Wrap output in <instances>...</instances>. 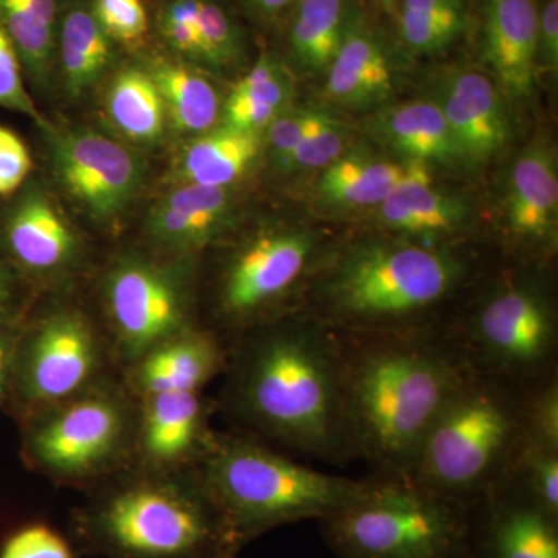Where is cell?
Here are the masks:
<instances>
[{
  "label": "cell",
  "mask_w": 558,
  "mask_h": 558,
  "mask_svg": "<svg viewBox=\"0 0 558 558\" xmlns=\"http://www.w3.org/2000/svg\"><path fill=\"white\" fill-rule=\"evenodd\" d=\"M355 337H339L352 450L392 478H407L436 417L473 368L457 347L418 333Z\"/></svg>",
  "instance_id": "1"
},
{
  "label": "cell",
  "mask_w": 558,
  "mask_h": 558,
  "mask_svg": "<svg viewBox=\"0 0 558 558\" xmlns=\"http://www.w3.org/2000/svg\"><path fill=\"white\" fill-rule=\"evenodd\" d=\"M233 402L248 425L289 449L329 462L354 457L339 337L318 319L250 341L238 357Z\"/></svg>",
  "instance_id": "2"
},
{
  "label": "cell",
  "mask_w": 558,
  "mask_h": 558,
  "mask_svg": "<svg viewBox=\"0 0 558 558\" xmlns=\"http://www.w3.org/2000/svg\"><path fill=\"white\" fill-rule=\"evenodd\" d=\"M465 274L464 260L439 245L410 240L349 245L323 269L319 323L351 336H413L409 322L449 299Z\"/></svg>",
  "instance_id": "3"
},
{
  "label": "cell",
  "mask_w": 558,
  "mask_h": 558,
  "mask_svg": "<svg viewBox=\"0 0 558 558\" xmlns=\"http://www.w3.org/2000/svg\"><path fill=\"white\" fill-rule=\"evenodd\" d=\"M199 481L240 548L282 524L329 519L369 483L319 472L245 439L211 444Z\"/></svg>",
  "instance_id": "4"
},
{
  "label": "cell",
  "mask_w": 558,
  "mask_h": 558,
  "mask_svg": "<svg viewBox=\"0 0 558 558\" xmlns=\"http://www.w3.org/2000/svg\"><path fill=\"white\" fill-rule=\"evenodd\" d=\"M509 384L470 371L429 428L405 480L453 501L502 484L524 435V398Z\"/></svg>",
  "instance_id": "5"
},
{
  "label": "cell",
  "mask_w": 558,
  "mask_h": 558,
  "mask_svg": "<svg viewBox=\"0 0 558 558\" xmlns=\"http://www.w3.org/2000/svg\"><path fill=\"white\" fill-rule=\"evenodd\" d=\"M87 548L109 558H211L238 550L201 481L146 478L80 513Z\"/></svg>",
  "instance_id": "6"
},
{
  "label": "cell",
  "mask_w": 558,
  "mask_h": 558,
  "mask_svg": "<svg viewBox=\"0 0 558 558\" xmlns=\"http://www.w3.org/2000/svg\"><path fill=\"white\" fill-rule=\"evenodd\" d=\"M457 505L389 476L369 481L357 499L323 523L330 548L344 558H449L464 534Z\"/></svg>",
  "instance_id": "7"
},
{
  "label": "cell",
  "mask_w": 558,
  "mask_h": 558,
  "mask_svg": "<svg viewBox=\"0 0 558 558\" xmlns=\"http://www.w3.org/2000/svg\"><path fill=\"white\" fill-rule=\"evenodd\" d=\"M556 341L549 301L527 282H512L484 301L470 322L468 347L457 348L473 369L515 384L548 369Z\"/></svg>",
  "instance_id": "8"
},
{
  "label": "cell",
  "mask_w": 558,
  "mask_h": 558,
  "mask_svg": "<svg viewBox=\"0 0 558 558\" xmlns=\"http://www.w3.org/2000/svg\"><path fill=\"white\" fill-rule=\"evenodd\" d=\"M126 433L123 402L110 392H87L53 407L32 428L28 453L54 476L86 478L117 457Z\"/></svg>",
  "instance_id": "9"
},
{
  "label": "cell",
  "mask_w": 558,
  "mask_h": 558,
  "mask_svg": "<svg viewBox=\"0 0 558 558\" xmlns=\"http://www.w3.org/2000/svg\"><path fill=\"white\" fill-rule=\"evenodd\" d=\"M100 347L80 312L49 315L14 351L13 376L25 403L53 409L81 395L97 373Z\"/></svg>",
  "instance_id": "10"
},
{
  "label": "cell",
  "mask_w": 558,
  "mask_h": 558,
  "mask_svg": "<svg viewBox=\"0 0 558 558\" xmlns=\"http://www.w3.org/2000/svg\"><path fill=\"white\" fill-rule=\"evenodd\" d=\"M106 304L121 349L132 360L190 329L182 281L148 260L123 259L110 270Z\"/></svg>",
  "instance_id": "11"
},
{
  "label": "cell",
  "mask_w": 558,
  "mask_h": 558,
  "mask_svg": "<svg viewBox=\"0 0 558 558\" xmlns=\"http://www.w3.org/2000/svg\"><path fill=\"white\" fill-rule=\"evenodd\" d=\"M317 260V241L307 231H271L234 253L220 282V311L231 322L255 317L286 299Z\"/></svg>",
  "instance_id": "12"
},
{
  "label": "cell",
  "mask_w": 558,
  "mask_h": 558,
  "mask_svg": "<svg viewBox=\"0 0 558 558\" xmlns=\"http://www.w3.org/2000/svg\"><path fill=\"white\" fill-rule=\"evenodd\" d=\"M51 153L62 186L95 219L119 218L142 189L145 172L137 157L101 132H62Z\"/></svg>",
  "instance_id": "13"
},
{
  "label": "cell",
  "mask_w": 558,
  "mask_h": 558,
  "mask_svg": "<svg viewBox=\"0 0 558 558\" xmlns=\"http://www.w3.org/2000/svg\"><path fill=\"white\" fill-rule=\"evenodd\" d=\"M438 105L468 163L494 159L509 140V120L494 76L454 69L440 81Z\"/></svg>",
  "instance_id": "14"
},
{
  "label": "cell",
  "mask_w": 558,
  "mask_h": 558,
  "mask_svg": "<svg viewBox=\"0 0 558 558\" xmlns=\"http://www.w3.org/2000/svg\"><path fill=\"white\" fill-rule=\"evenodd\" d=\"M538 0H486L484 60L509 95L526 98L534 90L538 64Z\"/></svg>",
  "instance_id": "15"
},
{
  "label": "cell",
  "mask_w": 558,
  "mask_h": 558,
  "mask_svg": "<svg viewBox=\"0 0 558 558\" xmlns=\"http://www.w3.org/2000/svg\"><path fill=\"white\" fill-rule=\"evenodd\" d=\"M377 220L385 229L405 234V240L436 245L439 236L458 233L468 226L470 209L435 185L428 163L410 160L403 178L379 205Z\"/></svg>",
  "instance_id": "16"
},
{
  "label": "cell",
  "mask_w": 558,
  "mask_h": 558,
  "mask_svg": "<svg viewBox=\"0 0 558 558\" xmlns=\"http://www.w3.org/2000/svg\"><path fill=\"white\" fill-rule=\"evenodd\" d=\"M392 65L379 33L354 10L336 57L326 70V95L341 108L365 109L392 94Z\"/></svg>",
  "instance_id": "17"
},
{
  "label": "cell",
  "mask_w": 558,
  "mask_h": 558,
  "mask_svg": "<svg viewBox=\"0 0 558 558\" xmlns=\"http://www.w3.org/2000/svg\"><path fill=\"white\" fill-rule=\"evenodd\" d=\"M506 216L513 236L553 244L557 234L558 174L553 146L535 138L510 170Z\"/></svg>",
  "instance_id": "18"
},
{
  "label": "cell",
  "mask_w": 558,
  "mask_h": 558,
  "mask_svg": "<svg viewBox=\"0 0 558 558\" xmlns=\"http://www.w3.org/2000/svg\"><path fill=\"white\" fill-rule=\"evenodd\" d=\"M231 216L233 197L229 186L185 183L150 208L148 233L160 247L189 253L222 234Z\"/></svg>",
  "instance_id": "19"
},
{
  "label": "cell",
  "mask_w": 558,
  "mask_h": 558,
  "mask_svg": "<svg viewBox=\"0 0 558 558\" xmlns=\"http://www.w3.org/2000/svg\"><path fill=\"white\" fill-rule=\"evenodd\" d=\"M222 349L209 333L186 329L135 360V385L143 396L199 392L222 365Z\"/></svg>",
  "instance_id": "20"
},
{
  "label": "cell",
  "mask_w": 558,
  "mask_h": 558,
  "mask_svg": "<svg viewBox=\"0 0 558 558\" xmlns=\"http://www.w3.org/2000/svg\"><path fill=\"white\" fill-rule=\"evenodd\" d=\"M7 242L17 263L38 274L68 269L80 252L75 233L40 193L28 194L14 209Z\"/></svg>",
  "instance_id": "21"
},
{
  "label": "cell",
  "mask_w": 558,
  "mask_h": 558,
  "mask_svg": "<svg viewBox=\"0 0 558 558\" xmlns=\"http://www.w3.org/2000/svg\"><path fill=\"white\" fill-rule=\"evenodd\" d=\"M377 134L410 160L469 165L449 121L436 100L392 106L374 121Z\"/></svg>",
  "instance_id": "22"
},
{
  "label": "cell",
  "mask_w": 558,
  "mask_h": 558,
  "mask_svg": "<svg viewBox=\"0 0 558 558\" xmlns=\"http://www.w3.org/2000/svg\"><path fill=\"white\" fill-rule=\"evenodd\" d=\"M145 399L142 449L146 457L159 464L189 457L202 438L199 392H163Z\"/></svg>",
  "instance_id": "23"
},
{
  "label": "cell",
  "mask_w": 558,
  "mask_h": 558,
  "mask_svg": "<svg viewBox=\"0 0 558 558\" xmlns=\"http://www.w3.org/2000/svg\"><path fill=\"white\" fill-rule=\"evenodd\" d=\"M263 140L258 132L222 126L193 140L180 160L179 175L185 183L205 186L233 185L258 159Z\"/></svg>",
  "instance_id": "24"
},
{
  "label": "cell",
  "mask_w": 558,
  "mask_h": 558,
  "mask_svg": "<svg viewBox=\"0 0 558 558\" xmlns=\"http://www.w3.org/2000/svg\"><path fill=\"white\" fill-rule=\"evenodd\" d=\"M292 95L293 81L288 69L270 53H263L227 98L223 126L259 134L289 108Z\"/></svg>",
  "instance_id": "25"
},
{
  "label": "cell",
  "mask_w": 558,
  "mask_h": 558,
  "mask_svg": "<svg viewBox=\"0 0 558 558\" xmlns=\"http://www.w3.org/2000/svg\"><path fill=\"white\" fill-rule=\"evenodd\" d=\"M405 172L407 163L352 150L325 168L318 189L340 207H379Z\"/></svg>",
  "instance_id": "26"
},
{
  "label": "cell",
  "mask_w": 558,
  "mask_h": 558,
  "mask_svg": "<svg viewBox=\"0 0 558 558\" xmlns=\"http://www.w3.org/2000/svg\"><path fill=\"white\" fill-rule=\"evenodd\" d=\"M556 521L526 494L498 506L487 532V558H558Z\"/></svg>",
  "instance_id": "27"
},
{
  "label": "cell",
  "mask_w": 558,
  "mask_h": 558,
  "mask_svg": "<svg viewBox=\"0 0 558 558\" xmlns=\"http://www.w3.org/2000/svg\"><path fill=\"white\" fill-rule=\"evenodd\" d=\"M352 13L351 0H296L289 43L301 68L314 73L328 70Z\"/></svg>",
  "instance_id": "28"
},
{
  "label": "cell",
  "mask_w": 558,
  "mask_h": 558,
  "mask_svg": "<svg viewBox=\"0 0 558 558\" xmlns=\"http://www.w3.org/2000/svg\"><path fill=\"white\" fill-rule=\"evenodd\" d=\"M149 75L175 130L186 134L211 130L220 112L219 95L211 81L186 65L168 61L156 62Z\"/></svg>",
  "instance_id": "29"
},
{
  "label": "cell",
  "mask_w": 558,
  "mask_h": 558,
  "mask_svg": "<svg viewBox=\"0 0 558 558\" xmlns=\"http://www.w3.org/2000/svg\"><path fill=\"white\" fill-rule=\"evenodd\" d=\"M60 57L65 89L81 97L101 78L109 68L110 38L90 10H70L60 33Z\"/></svg>",
  "instance_id": "30"
},
{
  "label": "cell",
  "mask_w": 558,
  "mask_h": 558,
  "mask_svg": "<svg viewBox=\"0 0 558 558\" xmlns=\"http://www.w3.org/2000/svg\"><path fill=\"white\" fill-rule=\"evenodd\" d=\"M106 105L113 126L132 142L156 143L161 138L167 112L149 72L121 70L110 84Z\"/></svg>",
  "instance_id": "31"
},
{
  "label": "cell",
  "mask_w": 558,
  "mask_h": 558,
  "mask_svg": "<svg viewBox=\"0 0 558 558\" xmlns=\"http://www.w3.org/2000/svg\"><path fill=\"white\" fill-rule=\"evenodd\" d=\"M392 9L399 38L414 54L446 50L470 24L465 0H399Z\"/></svg>",
  "instance_id": "32"
},
{
  "label": "cell",
  "mask_w": 558,
  "mask_h": 558,
  "mask_svg": "<svg viewBox=\"0 0 558 558\" xmlns=\"http://www.w3.org/2000/svg\"><path fill=\"white\" fill-rule=\"evenodd\" d=\"M0 25L33 80L46 83L53 58L57 0H0Z\"/></svg>",
  "instance_id": "33"
},
{
  "label": "cell",
  "mask_w": 558,
  "mask_h": 558,
  "mask_svg": "<svg viewBox=\"0 0 558 558\" xmlns=\"http://www.w3.org/2000/svg\"><path fill=\"white\" fill-rule=\"evenodd\" d=\"M509 475L519 476L532 501L558 517V449L539 444L523 435ZM508 475V476H509Z\"/></svg>",
  "instance_id": "34"
},
{
  "label": "cell",
  "mask_w": 558,
  "mask_h": 558,
  "mask_svg": "<svg viewBox=\"0 0 558 558\" xmlns=\"http://www.w3.org/2000/svg\"><path fill=\"white\" fill-rule=\"evenodd\" d=\"M348 142L349 131L343 121L325 110L314 109L306 134L290 157L284 171L328 168L343 156Z\"/></svg>",
  "instance_id": "35"
},
{
  "label": "cell",
  "mask_w": 558,
  "mask_h": 558,
  "mask_svg": "<svg viewBox=\"0 0 558 558\" xmlns=\"http://www.w3.org/2000/svg\"><path fill=\"white\" fill-rule=\"evenodd\" d=\"M199 57L213 68H227L240 60L242 43L236 24L216 3L201 0L197 14Z\"/></svg>",
  "instance_id": "36"
},
{
  "label": "cell",
  "mask_w": 558,
  "mask_h": 558,
  "mask_svg": "<svg viewBox=\"0 0 558 558\" xmlns=\"http://www.w3.org/2000/svg\"><path fill=\"white\" fill-rule=\"evenodd\" d=\"M21 58L11 43L10 36L0 25V106L31 117L46 128L43 116L36 109L22 80Z\"/></svg>",
  "instance_id": "37"
},
{
  "label": "cell",
  "mask_w": 558,
  "mask_h": 558,
  "mask_svg": "<svg viewBox=\"0 0 558 558\" xmlns=\"http://www.w3.org/2000/svg\"><path fill=\"white\" fill-rule=\"evenodd\" d=\"M0 558H75L68 539L47 524L17 529L3 543Z\"/></svg>",
  "instance_id": "38"
},
{
  "label": "cell",
  "mask_w": 558,
  "mask_h": 558,
  "mask_svg": "<svg viewBox=\"0 0 558 558\" xmlns=\"http://www.w3.org/2000/svg\"><path fill=\"white\" fill-rule=\"evenodd\" d=\"M524 435L558 449V385L549 380L524 396Z\"/></svg>",
  "instance_id": "39"
},
{
  "label": "cell",
  "mask_w": 558,
  "mask_h": 558,
  "mask_svg": "<svg viewBox=\"0 0 558 558\" xmlns=\"http://www.w3.org/2000/svg\"><path fill=\"white\" fill-rule=\"evenodd\" d=\"M102 31L110 39H140L148 28V17L140 0H95L94 10Z\"/></svg>",
  "instance_id": "40"
},
{
  "label": "cell",
  "mask_w": 558,
  "mask_h": 558,
  "mask_svg": "<svg viewBox=\"0 0 558 558\" xmlns=\"http://www.w3.org/2000/svg\"><path fill=\"white\" fill-rule=\"evenodd\" d=\"M312 113H314V109L311 108H288L284 112L279 113L267 128L269 130L267 146H269L270 159L278 170L284 171L290 157L299 148L301 140L310 126Z\"/></svg>",
  "instance_id": "41"
},
{
  "label": "cell",
  "mask_w": 558,
  "mask_h": 558,
  "mask_svg": "<svg viewBox=\"0 0 558 558\" xmlns=\"http://www.w3.org/2000/svg\"><path fill=\"white\" fill-rule=\"evenodd\" d=\"M201 0H172L165 10L163 35L168 43L186 57H199L197 14Z\"/></svg>",
  "instance_id": "42"
},
{
  "label": "cell",
  "mask_w": 558,
  "mask_h": 558,
  "mask_svg": "<svg viewBox=\"0 0 558 558\" xmlns=\"http://www.w3.org/2000/svg\"><path fill=\"white\" fill-rule=\"evenodd\" d=\"M32 170V157L20 135L0 126V196L22 185Z\"/></svg>",
  "instance_id": "43"
},
{
  "label": "cell",
  "mask_w": 558,
  "mask_h": 558,
  "mask_svg": "<svg viewBox=\"0 0 558 558\" xmlns=\"http://www.w3.org/2000/svg\"><path fill=\"white\" fill-rule=\"evenodd\" d=\"M538 64L557 73L558 68V0H548L539 9Z\"/></svg>",
  "instance_id": "44"
},
{
  "label": "cell",
  "mask_w": 558,
  "mask_h": 558,
  "mask_svg": "<svg viewBox=\"0 0 558 558\" xmlns=\"http://www.w3.org/2000/svg\"><path fill=\"white\" fill-rule=\"evenodd\" d=\"M14 351H16V343L9 333L0 330V400L5 396L13 377Z\"/></svg>",
  "instance_id": "45"
},
{
  "label": "cell",
  "mask_w": 558,
  "mask_h": 558,
  "mask_svg": "<svg viewBox=\"0 0 558 558\" xmlns=\"http://www.w3.org/2000/svg\"><path fill=\"white\" fill-rule=\"evenodd\" d=\"M250 5L264 16H275L296 0H248Z\"/></svg>",
  "instance_id": "46"
},
{
  "label": "cell",
  "mask_w": 558,
  "mask_h": 558,
  "mask_svg": "<svg viewBox=\"0 0 558 558\" xmlns=\"http://www.w3.org/2000/svg\"><path fill=\"white\" fill-rule=\"evenodd\" d=\"M11 301V281L5 271L0 270V317L9 310Z\"/></svg>",
  "instance_id": "47"
},
{
  "label": "cell",
  "mask_w": 558,
  "mask_h": 558,
  "mask_svg": "<svg viewBox=\"0 0 558 558\" xmlns=\"http://www.w3.org/2000/svg\"><path fill=\"white\" fill-rule=\"evenodd\" d=\"M238 550H229V553L219 554L211 558H236Z\"/></svg>",
  "instance_id": "48"
},
{
  "label": "cell",
  "mask_w": 558,
  "mask_h": 558,
  "mask_svg": "<svg viewBox=\"0 0 558 558\" xmlns=\"http://www.w3.org/2000/svg\"><path fill=\"white\" fill-rule=\"evenodd\" d=\"M377 2H380L381 5H385V7H391V9H392V7H395L396 3L399 2V0H377Z\"/></svg>",
  "instance_id": "49"
}]
</instances>
